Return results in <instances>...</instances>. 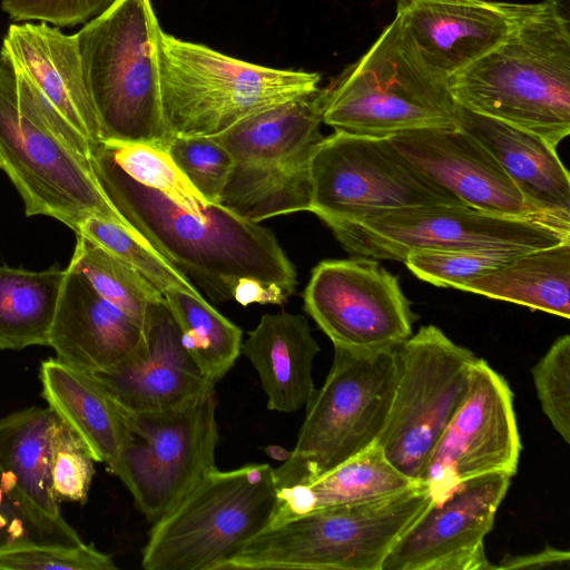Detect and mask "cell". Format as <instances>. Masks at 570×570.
Returning a JSON list of instances; mask_svg holds the SVG:
<instances>
[{
    "label": "cell",
    "instance_id": "obj_1",
    "mask_svg": "<svg viewBox=\"0 0 570 570\" xmlns=\"http://www.w3.org/2000/svg\"><path fill=\"white\" fill-rule=\"evenodd\" d=\"M89 163L104 195L132 229L213 302L281 305L294 293L295 266L269 228L219 204H209L200 216L185 210L128 177L101 144Z\"/></svg>",
    "mask_w": 570,
    "mask_h": 570
},
{
    "label": "cell",
    "instance_id": "obj_2",
    "mask_svg": "<svg viewBox=\"0 0 570 570\" xmlns=\"http://www.w3.org/2000/svg\"><path fill=\"white\" fill-rule=\"evenodd\" d=\"M509 7L508 36L448 85L456 104L556 148L570 134V19L548 1Z\"/></svg>",
    "mask_w": 570,
    "mask_h": 570
},
{
    "label": "cell",
    "instance_id": "obj_3",
    "mask_svg": "<svg viewBox=\"0 0 570 570\" xmlns=\"http://www.w3.org/2000/svg\"><path fill=\"white\" fill-rule=\"evenodd\" d=\"M0 169L18 190L27 216L55 218L75 233L82 220L98 216L150 246L104 195L71 129L1 52Z\"/></svg>",
    "mask_w": 570,
    "mask_h": 570
},
{
    "label": "cell",
    "instance_id": "obj_4",
    "mask_svg": "<svg viewBox=\"0 0 570 570\" xmlns=\"http://www.w3.org/2000/svg\"><path fill=\"white\" fill-rule=\"evenodd\" d=\"M150 0H117L76 35L81 75L102 141L168 148Z\"/></svg>",
    "mask_w": 570,
    "mask_h": 570
},
{
    "label": "cell",
    "instance_id": "obj_5",
    "mask_svg": "<svg viewBox=\"0 0 570 570\" xmlns=\"http://www.w3.org/2000/svg\"><path fill=\"white\" fill-rule=\"evenodd\" d=\"M432 502L428 489L415 484L301 514L267 527L217 570H382L392 547Z\"/></svg>",
    "mask_w": 570,
    "mask_h": 570
},
{
    "label": "cell",
    "instance_id": "obj_6",
    "mask_svg": "<svg viewBox=\"0 0 570 570\" xmlns=\"http://www.w3.org/2000/svg\"><path fill=\"white\" fill-rule=\"evenodd\" d=\"M161 109L175 136H216L242 119L318 89L317 72L275 69L205 45L157 37Z\"/></svg>",
    "mask_w": 570,
    "mask_h": 570
},
{
    "label": "cell",
    "instance_id": "obj_7",
    "mask_svg": "<svg viewBox=\"0 0 570 570\" xmlns=\"http://www.w3.org/2000/svg\"><path fill=\"white\" fill-rule=\"evenodd\" d=\"M276 508L277 485L269 464L216 468L154 522L141 567L217 570L269 527Z\"/></svg>",
    "mask_w": 570,
    "mask_h": 570
},
{
    "label": "cell",
    "instance_id": "obj_8",
    "mask_svg": "<svg viewBox=\"0 0 570 570\" xmlns=\"http://www.w3.org/2000/svg\"><path fill=\"white\" fill-rule=\"evenodd\" d=\"M455 108L448 81L423 63L394 18L328 89L323 122L335 131L389 138L454 127Z\"/></svg>",
    "mask_w": 570,
    "mask_h": 570
},
{
    "label": "cell",
    "instance_id": "obj_9",
    "mask_svg": "<svg viewBox=\"0 0 570 570\" xmlns=\"http://www.w3.org/2000/svg\"><path fill=\"white\" fill-rule=\"evenodd\" d=\"M395 350L334 347L332 367L305 405L291 455L274 469L277 489L308 483L376 443L394 391Z\"/></svg>",
    "mask_w": 570,
    "mask_h": 570
},
{
    "label": "cell",
    "instance_id": "obj_10",
    "mask_svg": "<svg viewBox=\"0 0 570 570\" xmlns=\"http://www.w3.org/2000/svg\"><path fill=\"white\" fill-rule=\"evenodd\" d=\"M395 352L394 391L376 443L417 483L434 444L468 395L478 357L434 325L422 326Z\"/></svg>",
    "mask_w": 570,
    "mask_h": 570
},
{
    "label": "cell",
    "instance_id": "obj_11",
    "mask_svg": "<svg viewBox=\"0 0 570 570\" xmlns=\"http://www.w3.org/2000/svg\"><path fill=\"white\" fill-rule=\"evenodd\" d=\"M309 169V212L324 223L421 206H468L410 163L390 138L334 131L317 146Z\"/></svg>",
    "mask_w": 570,
    "mask_h": 570
},
{
    "label": "cell",
    "instance_id": "obj_12",
    "mask_svg": "<svg viewBox=\"0 0 570 570\" xmlns=\"http://www.w3.org/2000/svg\"><path fill=\"white\" fill-rule=\"evenodd\" d=\"M215 389L174 409L128 413L131 436L109 472L155 522L216 469Z\"/></svg>",
    "mask_w": 570,
    "mask_h": 570
},
{
    "label": "cell",
    "instance_id": "obj_13",
    "mask_svg": "<svg viewBox=\"0 0 570 570\" xmlns=\"http://www.w3.org/2000/svg\"><path fill=\"white\" fill-rule=\"evenodd\" d=\"M350 254L405 261L417 250L531 249L570 240L549 225L493 215L470 206L434 205L390 210L357 222H326Z\"/></svg>",
    "mask_w": 570,
    "mask_h": 570
},
{
    "label": "cell",
    "instance_id": "obj_14",
    "mask_svg": "<svg viewBox=\"0 0 570 570\" xmlns=\"http://www.w3.org/2000/svg\"><path fill=\"white\" fill-rule=\"evenodd\" d=\"M304 309L334 347L377 352L412 335L417 315L399 279L375 259H325L312 271Z\"/></svg>",
    "mask_w": 570,
    "mask_h": 570
},
{
    "label": "cell",
    "instance_id": "obj_15",
    "mask_svg": "<svg viewBox=\"0 0 570 570\" xmlns=\"http://www.w3.org/2000/svg\"><path fill=\"white\" fill-rule=\"evenodd\" d=\"M521 451L513 395L484 360L471 368L468 395L434 444L419 478L433 502L490 473L513 476Z\"/></svg>",
    "mask_w": 570,
    "mask_h": 570
},
{
    "label": "cell",
    "instance_id": "obj_16",
    "mask_svg": "<svg viewBox=\"0 0 570 570\" xmlns=\"http://www.w3.org/2000/svg\"><path fill=\"white\" fill-rule=\"evenodd\" d=\"M511 478L507 473L473 478L432 502L392 547L382 570H494L484 539Z\"/></svg>",
    "mask_w": 570,
    "mask_h": 570
},
{
    "label": "cell",
    "instance_id": "obj_17",
    "mask_svg": "<svg viewBox=\"0 0 570 570\" xmlns=\"http://www.w3.org/2000/svg\"><path fill=\"white\" fill-rule=\"evenodd\" d=\"M389 138L426 177L468 206L493 215L535 220L570 233V227L530 205L497 159L460 128H422Z\"/></svg>",
    "mask_w": 570,
    "mask_h": 570
},
{
    "label": "cell",
    "instance_id": "obj_18",
    "mask_svg": "<svg viewBox=\"0 0 570 570\" xmlns=\"http://www.w3.org/2000/svg\"><path fill=\"white\" fill-rule=\"evenodd\" d=\"M145 334L141 351L111 368L88 372L128 413L174 409L215 389L186 350L165 298L153 306Z\"/></svg>",
    "mask_w": 570,
    "mask_h": 570
},
{
    "label": "cell",
    "instance_id": "obj_19",
    "mask_svg": "<svg viewBox=\"0 0 570 570\" xmlns=\"http://www.w3.org/2000/svg\"><path fill=\"white\" fill-rule=\"evenodd\" d=\"M395 19L423 63L449 80L497 47L509 33V2L395 0Z\"/></svg>",
    "mask_w": 570,
    "mask_h": 570
},
{
    "label": "cell",
    "instance_id": "obj_20",
    "mask_svg": "<svg viewBox=\"0 0 570 570\" xmlns=\"http://www.w3.org/2000/svg\"><path fill=\"white\" fill-rule=\"evenodd\" d=\"M145 344V330L68 265L48 336L56 358L78 370L96 372L122 363Z\"/></svg>",
    "mask_w": 570,
    "mask_h": 570
},
{
    "label": "cell",
    "instance_id": "obj_21",
    "mask_svg": "<svg viewBox=\"0 0 570 570\" xmlns=\"http://www.w3.org/2000/svg\"><path fill=\"white\" fill-rule=\"evenodd\" d=\"M0 52L35 83L89 159L101 137L83 83L75 35H66L46 22L12 23Z\"/></svg>",
    "mask_w": 570,
    "mask_h": 570
},
{
    "label": "cell",
    "instance_id": "obj_22",
    "mask_svg": "<svg viewBox=\"0 0 570 570\" xmlns=\"http://www.w3.org/2000/svg\"><path fill=\"white\" fill-rule=\"evenodd\" d=\"M454 126L497 159L530 205L570 227V177L554 147L535 134L459 104Z\"/></svg>",
    "mask_w": 570,
    "mask_h": 570
},
{
    "label": "cell",
    "instance_id": "obj_23",
    "mask_svg": "<svg viewBox=\"0 0 570 570\" xmlns=\"http://www.w3.org/2000/svg\"><path fill=\"white\" fill-rule=\"evenodd\" d=\"M60 419L48 406H32L0 419V466L10 473L35 520L61 546L85 542L66 522L52 489L53 436Z\"/></svg>",
    "mask_w": 570,
    "mask_h": 570
},
{
    "label": "cell",
    "instance_id": "obj_24",
    "mask_svg": "<svg viewBox=\"0 0 570 570\" xmlns=\"http://www.w3.org/2000/svg\"><path fill=\"white\" fill-rule=\"evenodd\" d=\"M320 346L301 314H264L247 333L242 353L256 370L271 411L291 413L312 397V375Z\"/></svg>",
    "mask_w": 570,
    "mask_h": 570
},
{
    "label": "cell",
    "instance_id": "obj_25",
    "mask_svg": "<svg viewBox=\"0 0 570 570\" xmlns=\"http://www.w3.org/2000/svg\"><path fill=\"white\" fill-rule=\"evenodd\" d=\"M39 377L48 406L109 470L131 436L128 412L90 373L57 358L41 363Z\"/></svg>",
    "mask_w": 570,
    "mask_h": 570
},
{
    "label": "cell",
    "instance_id": "obj_26",
    "mask_svg": "<svg viewBox=\"0 0 570 570\" xmlns=\"http://www.w3.org/2000/svg\"><path fill=\"white\" fill-rule=\"evenodd\" d=\"M415 484L375 443L308 483L277 489L269 527L312 511L394 495Z\"/></svg>",
    "mask_w": 570,
    "mask_h": 570
},
{
    "label": "cell",
    "instance_id": "obj_27",
    "mask_svg": "<svg viewBox=\"0 0 570 570\" xmlns=\"http://www.w3.org/2000/svg\"><path fill=\"white\" fill-rule=\"evenodd\" d=\"M328 89H321L248 116L212 136L234 161H269L315 151Z\"/></svg>",
    "mask_w": 570,
    "mask_h": 570
},
{
    "label": "cell",
    "instance_id": "obj_28",
    "mask_svg": "<svg viewBox=\"0 0 570 570\" xmlns=\"http://www.w3.org/2000/svg\"><path fill=\"white\" fill-rule=\"evenodd\" d=\"M313 154L271 161H234L218 204L254 223L309 212Z\"/></svg>",
    "mask_w": 570,
    "mask_h": 570
},
{
    "label": "cell",
    "instance_id": "obj_29",
    "mask_svg": "<svg viewBox=\"0 0 570 570\" xmlns=\"http://www.w3.org/2000/svg\"><path fill=\"white\" fill-rule=\"evenodd\" d=\"M460 291L570 317V240L523 252Z\"/></svg>",
    "mask_w": 570,
    "mask_h": 570
},
{
    "label": "cell",
    "instance_id": "obj_30",
    "mask_svg": "<svg viewBox=\"0 0 570 570\" xmlns=\"http://www.w3.org/2000/svg\"><path fill=\"white\" fill-rule=\"evenodd\" d=\"M66 268L33 272L0 265V350L47 345Z\"/></svg>",
    "mask_w": 570,
    "mask_h": 570
},
{
    "label": "cell",
    "instance_id": "obj_31",
    "mask_svg": "<svg viewBox=\"0 0 570 570\" xmlns=\"http://www.w3.org/2000/svg\"><path fill=\"white\" fill-rule=\"evenodd\" d=\"M163 295L186 350L202 373L216 384L242 353V330L202 294L173 289Z\"/></svg>",
    "mask_w": 570,
    "mask_h": 570
},
{
    "label": "cell",
    "instance_id": "obj_32",
    "mask_svg": "<svg viewBox=\"0 0 570 570\" xmlns=\"http://www.w3.org/2000/svg\"><path fill=\"white\" fill-rule=\"evenodd\" d=\"M76 235L69 265L80 272L99 295L145 330L153 306L164 299L161 292L97 243Z\"/></svg>",
    "mask_w": 570,
    "mask_h": 570
},
{
    "label": "cell",
    "instance_id": "obj_33",
    "mask_svg": "<svg viewBox=\"0 0 570 570\" xmlns=\"http://www.w3.org/2000/svg\"><path fill=\"white\" fill-rule=\"evenodd\" d=\"M116 165L136 183L200 216L209 206L173 160L168 148L146 142L102 141Z\"/></svg>",
    "mask_w": 570,
    "mask_h": 570
},
{
    "label": "cell",
    "instance_id": "obj_34",
    "mask_svg": "<svg viewBox=\"0 0 570 570\" xmlns=\"http://www.w3.org/2000/svg\"><path fill=\"white\" fill-rule=\"evenodd\" d=\"M76 234L88 237L139 272L161 294L173 289L200 294L190 279L166 257L115 222L90 216L79 224Z\"/></svg>",
    "mask_w": 570,
    "mask_h": 570
},
{
    "label": "cell",
    "instance_id": "obj_35",
    "mask_svg": "<svg viewBox=\"0 0 570 570\" xmlns=\"http://www.w3.org/2000/svg\"><path fill=\"white\" fill-rule=\"evenodd\" d=\"M523 252L515 249L417 250L404 261L417 278L440 287L461 289L491 274Z\"/></svg>",
    "mask_w": 570,
    "mask_h": 570
},
{
    "label": "cell",
    "instance_id": "obj_36",
    "mask_svg": "<svg viewBox=\"0 0 570 570\" xmlns=\"http://www.w3.org/2000/svg\"><path fill=\"white\" fill-rule=\"evenodd\" d=\"M168 151L196 190L218 204L234 164L232 155L209 136H175Z\"/></svg>",
    "mask_w": 570,
    "mask_h": 570
},
{
    "label": "cell",
    "instance_id": "obj_37",
    "mask_svg": "<svg viewBox=\"0 0 570 570\" xmlns=\"http://www.w3.org/2000/svg\"><path fill=\"white\" fill-rule=\"evenodd\" d=\"M541 409L552 428L570 443V336L558 337L531 368Z\"/></svg>",
    "mask_w": 570,
    "mask_h": 570
},
{
    "label": "cell",
    "instance_id": "obj_38",
    "mask_svg": "<svg viewBox=\"0 0 570 570\" xmlns=\"http://www.w3.org/2000/svg\"><path fill=\"white\" fill-rule=\"evenodd\" d=\"M0 569L7 570H115L110 554L94 544L77 547L22 544L0 551Z\"/></svg>",
    "mask_w": 570,
    "mask_h": 570
},
{
    "label": "cell",
    "instance_id": "obj_39",
    "mask_svg": "<svg viewBox=\"0 0 570 570\" xmlns=\"http://www.w3.org/2000/svg\"><path fill=\"white\" fill-rule=\"evenodd\" d=\"M95 460L81 439L60 420L53 436L51 478L56 498L85 503Z\"/></svg>",
    "mask_w": 570,
    "mask_h": 570
},
{
    "label": "cell",
    "instance_id": "obj_40",
    "mask_svg": "<svg viewBox=\"0 0 570 570\" xmlns=\"http://www.w3.org/2000/svg\"><path fill=\"white\" fill-rule=\"evenodd\" d=\"M33 543L61 546L30 514L12 475L0 466V551Z\"/></svg>",
    "mask_w": 570,
    "mask_h": 570
},
{
    "label": "cell",
    "instance_id": "obj_41",
    "mask_svg": "<svg viewBox=\"0 0 570 570\" xmlns=\"http://www.w3.org/2000/svg\"><path fill=\"white\" fill-rule=\"evenodd\" d=\"M117 0H1L17 22L38 20L57 27L76 26L97 17Z\"/></svg>",
    "mask_w": 570,
    "mask_h": 570
},
{
    "label": "cell",
    "instance_id": "obj_42",
    "mask_svg": "<svg viewBox=\"0 0 570 570\" xmlns=\"http://www.w3.org/2000/svg\"><path fill=\"white\" fill-rule=\"evenodd\" d=\"M569 562L570 553L568 550L547 546L535 553L518 556L507 553L500 563L494 566V570L543 569L548 567H562L569 564Z\"/></svg>",
    "mask_w": 570,
    "mask_h": 570
},
{
    "label": "cell",
    "instance_id": "obj_43",
    "mask_svg": "<svg viewBox=\"0 0 570 570\" xmlns=\"http://www.w3.org/2000/svg\"><path fill=\"white\" fill-rule=\"evenodd\" d=\"M265 451L274 460L283 462L286 461L291 455V451L278 445H269L265 449Z\"/></svg>",
    "mask_w": 570,
    "mask_h": 570
},
{
    "label": "cell",
    "instance_id": "obj_44",
    "mask_svg": "<svg viewBox=\"0 0 570 570\" xmlns=\"http://www.w3.org/2000/svg\"><path fill=\"white\" fill-rule=\"evenodd\" d=\"M553 4L566 17L570 18V0H546Z\"/></svg>",
    "mask_w": 570,
    "mask_h": 570
}]
</instances>
